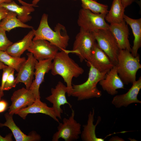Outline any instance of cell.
<instances>
[{
  "label": "cell",
  "instance_id": "24",
  "mask_svg": "<svg viewBox=\"0 0 141 141\" xmlns=\"http://www.w3.org/2000/svg\"><path fill=\"white\" fill-rule=\"evenodd\" d=\"M125 9L121 0H113L110 9L105 16V20L110 24L120 23L124 20Z\"/></svg>",
  "mask_w": 141,
  "mask_h": 141
},
{
  "label": "cell",
  "instance_id": "23",
  "mask_svg": "<svg viewBox=\"0 0 141 141\" xmlns=\"http://www.w3.org/2000/svg\"><path fill=\"white\" fill-rule=\"evenodd\" d=\"M0 6L16 13L17 18L25 23L31 20L32 17L30 15L34 11L33 6L19 5L13 1L9 3L3 4Z\"/></svg>",
  "mask_w": 141,
  "mask_h": 141
},
{
  "label": "cell",
  "instance_id": "21",
  "mask_svg": "<svg viewBox=\"0 0 141 141\" xmlns=\"http://www.w3.org/2000/svg\"><path fill=\"white\" fill-rule=\"evenodd\" d=\"M34 36V29H32L21 40L13 43L5 51L15 57H20L29 47Z\"/></svg>",
  "mask_w": 141,
  "mask_h": 141
},
{
  "label": "cell",
  "instance_id": "11",
  "mask_svg": "<svg viewBox=\"0 0 141 141\" xmlns=\"http://www.w3.org/2000/svg\"><path fill=\"white\" fill-rule=\"evenodd\" d=\"M36 99L31 91L22 87L15 91L11 98L12 103L8 108V113L13 115L20 109L32 104Z\"/></svg>",
  "mask_w": 141,
  "mask_h": 141
},
{
  "label": "cell",
  "instance_id": "1",
  "mask_svg": "<svg viewBox=\"0 0 141 141\" xmlns=\"http://www.w3.org/2000/svg\"><path fill=\"white\" fill-rule=\"evenodd\" d=\"M60 51L58 52L52 61L51 73L53 75H58L62 77L66 84L68 96H70L73 78L82 75L84 70L70 57L69 54L71 53V50L66 49Z\"/></svg>",
  "mask_w": 141,
  "mask_h": 141
},
{
  "label": "cell",
  "instance_id": "5",
  "mask_svg": "<svg viewBox=\"0 0 141 141\" xmlns=\"http://www.w3.org/2000/svg\"><path fill=\"white\" fill-rule=\"evenodd\" d=\"M106 15L95 13L82 8L79 11L77 23L80 28L92 32L99 30L108 29L109 25L105 21Z\"/></svg>",
  "mask_w": 141,
  "mask_h": 141
},
{
  "label": "cell",
  "instance_id": "12",
  "mask_svg": "<svg viewBox=\"0 0 141 141\" xmlns=\"http://www.w3.org/2000/svg\"><path fill=\"white\" fill-rule=\"evenodd\" d=\"M27 58L17 72L15 82L16 84L24 83L26 88L29 90L33 80L35 65L38 61L31 52L27 53Z\"/></svg>",
  "mask_w": 141,
  "mask_h": 141
},
{
  "label": "cell",
  "instance_id": "9",
  "mask_svg": "<svg viewBox=\"0 0 141 141\" xmlns=\"http://www.w3.org/2000/svg\"><path fill=\"white\" fill-rule=\"evenodd\" d=\"M38 61L49 59L53 60L59 50L55 45L48 41L39 39L32 40L27 50Z\"/></svg>",
  "mask_w": 141,
  "mask_h": 141
},
{
  "label": "cell",
  "instance_id": "27",
  "mask_svg": "<svg viewBox=\"0 0 141 141\" xmlns=\"http://www.w3.org/2000/svg\"><path fill=\"white\" fill-rule=\"evenodd\" d=\"M80 0L82 3V8L88 9L96 14H106L108 13V6L107 5L98 3L94 0Z\"/></svg>",
  "mask_w": 141,
  "mask_h": 141
},
{
  "label": "cell",
  "instance_id": "38",
  "mask_svg": "<svg viewBox=\"0 0 141 141\" xmlns=\"http://www.w3.org/2000/svg\"><path fill=\"white\" fill-rule=\"evenodd\" d=\"M40 0H32V4L34 5L35 7H37L38 6L37 5V4Z\"/></svg>",
  "mask_w": 141,
  "mask_h": 141
},
{
  "label": "cell",
  "instance_id": "3",
  "mask_svg": "<svg viewBox=\"0 0 141 141\" xmlns=\"http://www.w3.org/2000/svg\"><path fill=\"white\" fill-rule=\"evenodd\" d=\"M88 77L85 82L78 85L72 84L71 96L77 97L78 101L100 97L101 91L97 87V84L105 77L106 72L99 71L91 64Z\"/></svg>",
  "mask_w": 141,
  "mask_h": 141
},
{
  "label": "cell",
  "instance_id": "15",
  "mask_svg": "<svg viewBox=\"0 0 141 141\" xmlns=\"http://www.w3.org/2000/svg\"><path fill=\"white\" fill-rule=\"evenodd\" d=\"M87 65L91 64L102 72H108L116 65L98 46L96 42L92 51Z\"/></svg>",
  "mask_w": 141,
  "mask_h": 141
},
{
  "label": "cell",
  "instance_id": "39",
  "mask_svg": "<svg viewBox=\"0 0 141 141\" xmlns=\"http://www.w3.org/2000/svg\"><path fill=\"white\" fill-rule=\"evenodd\" d=\"M8 66L4 64L0 60V70L3 69Z\"/></svg>",
  "mask_w": 141,
  "mask_h": 141
},
{
  "label": "cell",
  "instance_id": "17",
  "mask_svg": "<svg viewBox=\"0 0 141 141\" xmlns=\"http://www.w3.org/2000/svg\"><path fill=\"white\" fill-rule=\"evenodd\" d=\"M109 29L115 39L120 49L131 52L132 48L128 39L129 30L124 20L120 24H110Z\"/></svg>",
  "mask_w": 141,
  "mask_h": 141
},
{
  "label": "cell",
  "instance_id": "35",
  "mask_svg": "<svg viewBox=\"0 0 141 141\" xmlns=\"http://www.w3.org/2000/svg\"><path fill=\"white\" fill-rule=\"evenodd\" d=\"M110 141H123L124 140L122 138H120L117 136L113 137L109 140Z\"/></svg>",
  "mask_w": 141,
  "mask_h": 141
},
{
  "label": "cell",
  "instance_id": "16",
  "mask_svg": "<svg viewBox=\"0 0 141 141\" xmlns=\"http://www.w3.org/2000/svg\"><path fill=\"white\" fill-rule=\"evenodd\" d=\"M99 83L104 91L112 96L118 93V89H124V84L118 74L116 65L106 73L105 78Z\"/></svg>",
  "mask_w": 141,
  "mask_h": 141
},
{
  "label": "cell",
  "instance_id": "7",
  "mask_svg": "<svg viewBox=\"0 0 141 141\" xmlns=\"http://www.w3.org/2000/svg\"><path fill=\"white\" fill-rule=\"evenodd\" d=\"M96 42L93 32L80 28L75 37L71 53L77 55L81 62L87 61Z\"/></svg>",
  "mask_w": 141,
  "mask_h": 141
},
{
  "label": "cell",
  "instance_id": "41",
  "mask_svg": "<svg viewBox=\"0 0 141 141\" xmlns=\"http://www.w3.org/2000/svg\"><path fill=\"white\" fill-rule=\"evenodd\" d=\"M94 0L96 1H97V0Z\"/></svg>",
  "mask_w": 141,
  "mask_h": 141
},
{
  "label": "cell",
  "instance_id": "6",
  "mask_svg": "<svg viewBox=\"0 0 141 141\" xmlns=\"http://www.w3.org/2000/svg\"><path fill=\"white\" fill-rule=\"evenodd\" d=\"M75 111L72 109L71 115L68 118H64L62 123H59L57 131L52 137V141H58L61 138L65 141L77 140L81 134V125L75 119Z\"/></svg>",
  "mask_w": 141,
  "mask_h": 141
},
{
  "label": "cell",
  "instance_id": "29",
  "mask_svg": "<svg viewBox=\"0 0 141 141\" xmlns=\"http://www.w3.org/2000/svg\"><path fill=\"white\" fill-rule=\"evenodd\" d=\"M14 71H13L8 76L4 85L3 91L9 90L16 86V84L15 82L14 76Z\"/></svg>",
  "mask_w": 141,
  "mask_h": 141
},
{
  "label": "cell",
  "instance_id": "8",
  "mask_svg": "<svg viewBox=\"0 0 141 141\" xmlns=\"http://www.w3.org/2000/svg\"><path fill=\"white\" fill-rule=\"evenodd\" d=\"M93 33L99 47L116 65L120 49L111 32L109 29H102Z\"/></svg>",
  "mask_w": 141,
  "mask_h": 141
},
{
  "label": "cell",
  "instance_id": "25",
  "mask_svg": "<svg viewBox=\"0 0 141 141\" xmlns=\"http://www.w3.org/2000/svg\"><path fill=\"white\" fill-rule=\"evenodd\" d=\"M19 27L33 29L32 26L21 22L17 17L16 14L11 11H9L0 22V27L5 31L9 32L14 28Z\"/></svg>",
  "mask_w": 141,
  "mask_h": 141
},
{
  "label": "cell",
  "instance_id": "2",
  "mask_svg": "<svg viewBox=\"0 0 141 141\" xmlns=\"http://www.w3.org/2000/svg\"><path fill=\"white\" fill-rule=\"evenodd\" d=\"M48 15H42L38 28L34 30V36L33 40L39 39L46 40L55 45L61 51L66 49L68 45L69 37L65 27L57 24L53 30L49 25Z\"/></svg>",
  "mask_w": 141,
  "mask_h": 141
},
{
  "label": "cell",
  "instance_id": "14",
  "mask_svg": "<svg viewBox=\"0 0 141 141\" xmlns=\"http://www.w3.org/2000/svg\"><path fill=\"white\" fill-rule=\"evenodd\" d=\"M141 89V77L132 84V85L126 93L115 96L111 101L112 104L117 108L126 107L134 103H141L137 98Z\"/></svg>",
  "mask_w": 141,
  "mask_h": 141
},
{
  "label": "cell",
  "instance_id": "26",
  "mask_svg": "<svg viewBox=\"0 0 141 141\" xmlns=\"http://www.w3.org/2000/svg\"><path fill=\"white\" fill-rule=\"evenodd\" d=\"M26 60L25 57H14L5 51H0V60L4 64L12 68L17 72Z\"/></svg>",
  "mask_w": 141,
  "mask_h": 141
},
{
  "label": "cell",
  "instance_id": "33",
  "mask_svg": "<svg viewBox=\"0 0 141 141\" xmlns=\"http://www.w3.org/2000/svg\"><path fill=\"white\" fill-rule=\"evenodd\" d=\"M12 134L11 133L9 134L5 137H3L0 134V141H12Z\"/></svg>",
  "mask_w": 141,
  "mask_h": 141
},
{
  "label": "cell",
  "instance_id": "13",
  "mask_svg": "<svg viewBox=\"0 0 141 141\" xmlns=\"http://www.w3.org/2000/svg\"><path fill=\"white\" fill-rule=\"evenodd\" d=\"M53 59H49L37 61L35 67L34 79L30 87L35 99H40L39 89L43 82L45 74L51 70Z\"/></svg>",
  "mask_w": 141,
  "mask_h": 141
},
{
  "label": "cell",
  "instance_id": "31",
  "mask_svg": "<svg viewBox=\"0 0 141 141\" xmlns=\"http://www.w3.org/2000/svg\"><path fill=\"white\" fill-rule=\"evenodd\" d=\"M8 102L5 100L1 99L0 100V113L5 111L8 108Z\"/></svg>",
  "mask_w": 141,
  "mask_h": 141
},
{
  "label": "cell",
  "instance_id": "10",
  "mask_svg": "<svg viewBox=\"0 0 141 141\" xmlns=\"http://www.w3.org/2000/svg\"><path fill=\"white\" fill-rule=\"evenodd\" d=\"M67 92V89L61 81H59L54 88L51 89V94L45 98L47 101L52 104L54 109L57 118L61 119V114L63 113L61 108L62 105L68 104L72 108V106L67 101L66 94Z\"/></svg>",
  "mask_w": 141,
  "mask_h": 141
},
{
  "label": "cell",
  "instance_id": "18",
  "mask_svg": "<svg viewBox=\"0 0 141 141\" xmlns=\"http://www.w3.org/2000/svg\"><path fill=\"white\" fill-rule=\"evenodd\" d=\"M42 113L48 115L58 123L59 121L55 111L52 107L48 106L46 104L42 102L40 99H36L35 101L30 105L22 108L16 112L17 115L24 119H25L29 114Z\"/></svg>",
  "mask_w": 141,
  "mask_h": 141
},
{
  "label": "cell",
  "instance_id": "20",
  "mask_svg": "<svg viewBox=\"0 0 141 141\" xmlns=\"http://www.w3.org/2000/svg\"><path fill=\"white\" fill-rule=\"evenodd\" d=\"M124 18L132 31L134 40L131 52L133 56H136L138 54V50L141 47V18L133 19L125 14Z\"/></svg>",
  "mask_w": 141,
  "mask_h": 141
},
{
  "label": "cell",
  "instance_id": "22",
  "mask_svg": "<svg viewBox=\"0 0 141 141\" xmlns=\"http://www.w3.org/2000/svg\"><path fill=\"white\" fill-rule=\"evenodd\" d=\"M95 110L94 109L90 111L88 115L86 124L83 126V130L81 133V138L84 141H104L103 138L97 137L96 136L95 130L96 127L101 121V118L99 117L96 123L93 124Z\"/></svg>",
  "mask_w": 141,
  "mask_h": 141
},
{
  "label": "cell",
  "instance_id": "36",
  "mask_svg": "<svg viewBox=\"0 0 141 141\" xmlns=\"http://www.w3.org/2000/svg\"><path fill=\"white\" fill-rule=\"evenodd\" d=\"M19 2L21 3L22 5H27L28 6H32L33 7H35L32 4L28 3H26L22 0H17Z\"/></svg>",
  "mask_w": 141,
  "mask_h": 141
},
{
  "label": "cell",
  "instance_id": "32",
  "mask_svg": "<svg viewBox=\"0 0 141 141\" xmlns=\"http://www.w3.org/2000/svg\"><path fill=\"white\" fill-rule=\"evenodd\" d=\"M9 11L4 8L0 6V22L7 15Z\"/></svg>",
  "mask_w": 141,
  "mask_h": 141
},
{
  "label": "cell",
  "instance_id": "40",
  "mask_svg": "<svg viewBox=\"0 0 141 141\" xmlns=\"http://www.w3.org/2000/svg\"><path fill=\"white\" fill-rule=\"evenodd\" d=\"M3 91H4L1 89V86H0V100L1 99L2 97L4 95Z\"/></svg>",
  "mask_w": 141,
  "mask_h": 141
},
{
  "label": "cell",
  "instance_id": "34",
  "mask_svg": "<svg viewBox=\"0 0 141 141\" xmlns=\"http://www.w3.org/2000/svg\"><path fill=\"white\" fill-rule=\"evenodd\" d=\"M122 3L125 8L128 6L130 5L136 0H121Z\"/></svg>",
  "mask_w": 141,
  "mask_h": 141
},
{
  "label": "cell",
  "instance_id": "28",
  "mask_svg": "<svg viewBox=\"0 0 141 141\" xmlns=\"http://www.w3.org/2000/svg\"><path fill=\"white\" fill-rule=\"evenodd\" d=\"M5 32L0 27V51H5L13 43L7 37Z\"/></svg>",
  "mask_w": 141,
  "mask_h": 141
},
{
  "label": "cell",
  "instance_id": "37",
  "mask_svg": "<svg viewBox=\"0 0 141 141\" xmlns=\"http://www.w3.org/2000/svg\"><path fill=\"white\" fill-rule=\"evenodd\" d=\"M13 0H0V6L2 4L11 2Z\"/></svg>",
  "mask_w": 141,
  "mask_h": 141
},
{
  "label": "cell",
  "instance_id": "19",
  "mask_svg": "<svg viewBox=\"0 0 141 141\" xmlns=\"http://www.w3.org/2000/svg\"><path fill=\"white\" fill-rule=\"evenodd\" d=\"M13 115L6 113L4 114L6 122L4 123L0 122V127L6 126L12 132L16 141H38L41 140L39 135L34 131L32 132L27 135L21 131L14 122Z\"/></svg>",
  "mask_w": 141,
  "mask_h": 141
},
{
  "label": "cell",
  "instance_id": "4",
  "mask_svg": "<svg viewBox=\"0 0 141 141\" xmlns=\"http://www.w3.org/2000/svg\"><path fill=\"white\" fill-rule=\"evenodd\" d=\"M116 66L118 75L124 84H132L136 80L137 72L141 68L139 55L134 56L127 50L120 49Z\"/></svg>",
  "mask_w": 141,
  "mask_h": 141
},
{
  "label": "cell",
  "instance_id": "30",
  "mask_svg": "<svg viewBox=\"0 0 141 141\" xmlns=\"http://www.w3.org/2000/svg\"><path fill=\"white\" fill-rule=\"evenodd\" d=\"M1 85V89L3 90V87L10 73L13 71L15 70L12 68L8 66L7 67L3 69Z\"/></svg>",
  "mask_w": 141,
  "mask_h": 141
}]
</instances>
